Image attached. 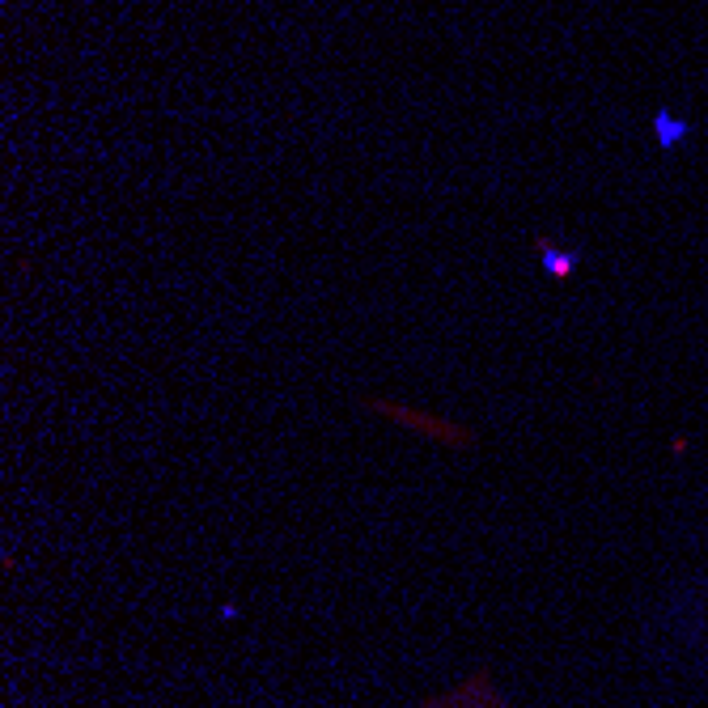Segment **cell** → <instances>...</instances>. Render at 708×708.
Returning a JSON list of instances; mask_svg holds the SVG:
<instances>
[{"label":"cell","mask_w":708,"mask_h":708,"mask_svg":"<svg viewBox=\"0 0 708 708\" xmlns=\"http://www.w3.org/2000/svg\"><path fill=\"white\" fill-rule=\"evenodd\" d=\"M543 263H547V268H552V272H569V268H573V255L564 259L560 251H543Z\"/></svg>","instance_id":"cell-1"}]
</instances>
